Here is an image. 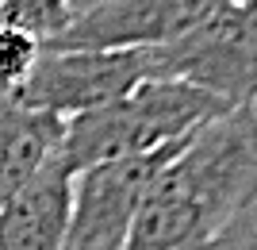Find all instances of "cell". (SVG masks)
Returning <instances> with one entry per match:
<instances>
[{"instance_id": "1", "label": "cell", "mask_w": 257, "mask_h": 250, "mask_svg": "<svg viewBox=\"0 0 257 250\" xmlns=\"http://www.w3.org/2000/svg\"><path fill=\"white\" fill-rule=\"evenodd\" d=\"M257 200V104H238L184 135L146 189L123 250L215 242Z\"/></svg>"}, {"instance_id": "2", "label": "cell", "mask_w": 257, "mask_h": 250, "mask_svg": "<svg viewBox=\"0 0 257 250\" xmlns=\"http://www.w3.org/2000/svg\"><path fill=\"white\" fill-rule=\"evenodd\" d=\"M230 104L215 100L211 93L173 81V77H146L104 108L81 112L62 127V158L69 170H88L115 158L150 154L158 146L192 135L200 123L226 112Z\"/></svg>"}, {"instance_id": "3", "label": "cell", "mask_w": 257, "mask_h": 250, "mask_svg": "<svg viewBox=\"0 0 257 250\" xmlns=\"http://www.w3.org/2000/svg\"><path fill=\"white\" fill-rule=\"evenodd\" d=\"M150 77L188 81L230 108L257 104V20L234 0H219L184 39L150 50Z\"/></svg>"}, {"instance_id": "4", "label": "cell", "mask_w": 257, "mask_h": 250, "mask_svg": "<svg viewBox=\"0 0 257 250\" xmlns=\"http://www.w3.org/2000/svg\"><path fill=\"white\" fill-rule=\"evenodd\" d=\"M150 77V50H65L43 46L16 93L31 108H43L58 120H73L81 112L104 108L111 100Z\"/></svg>"}, {"instance_id": "5", "label": "cell", "mask_w": 257, "mask_h": 250, "mask_svg": "<svg viewBox=\"0 0 257 250\" xmlns=\"http://www.w3.org/2000/svg\"><path fill=\"white\" fill-rule=\"evenodd\" d=\"M177 142L158 146L150 154L115 158V162L77 170L73 189H69L65 250H123L142 196L154 185L158 170L169 162V154L177 150Z\"/></svg>"}, {"instance_id": "6", "label": "cell", "mask_w": 257, "mask_h": 250, "mask_svg": "<svg viewBox=\"0 0 257 250\" xmlns=\"http://www.w3.org/2000/svg\"><path fill=\"white\" fill-rule=\"evenodd\" d=\"M219 0H96L43 46L65 50H158L192 31Z\"/></svg>"}, {"instance_id": "7", "label": "cell", "mask_w": 257, "mask_h": 250, "mask_svg": "<svg viewBox=\"0 0 257 250\" xmlns=\"http://www.w3.org/2000/svg\"><path fill=\"white\" fill-rule=\"evenodd\" d=\"M73 170L62 150L0 204V250H65Z\"/></svg>"}, {"instance_id": "8", "label": "cell", "mask_w": 257, "mask_h": 250, "mask_svg": "<svg viewBox=\"0 0 257 250\" xmlns=\"http://www.w3.org/2000/svg\"><path fill=\"white\" fill-rule=\"evenodd\" d=\"M62 127L65 120L31 108L16 89H0V204L62 150Z\"/></svg>"}, {"instance_id": "9", "label": "cell", "mask_w": 257, "mask_h": 250, "mask_svg": "<svg viewBox=\"0 0 257 250\" xmlns=\"http://www.w3.org/2000/svg\"><path fill=\"white\" fill-rule=\"evenodd\" d=\"M73 4L69 0H0V23L20 27L39 43H50L54 35L73 20Z\"/></svg>"}, {"instance_id": "10", "label": "cell", "mask_w": 257, "mask_h": 250, "mask_svg": "<svg viewBox=\"0 0 257 250\" xmlns=\"http://www.w3.org/2000/svg\"><path fill=\"white\" fill-rule=\"evenodd\" d=\"M43 54V43L20 27L0 23V89H20Z\"/></svg>"}, {"instance_id": "11", "label": "cell", "mask_w": 257, "mask_h": 250, "mask_svg": "<svg viewBox=\"0 0 257 250\" xmlns=\"http://www.w3.org/2000/svg\"><path fill=\"white\" fill-rule=\"evenodd\" d=\"M219 250H257V200L219 235Z\"/></svg>"}, {"instance_id": "12", "label": "cell", "mask_w": 257, "mask_h": 250, "mask_svg": "<svg viewBox=\"0 0 257 250\" xmlns=\"http://www.w3.org/2000/svg\"><path fill=\"white\" fill-rule=\"evenodd\" d=\"M234 4H238V8H246L249 16H253V20H257V0H234Z\"/></svg>"}, {"instance_id": "13", "label": "cell", "mask_w": 257, "mask_h": 250, "mask_svg": "<svg viewBox=\"0 0 257 250\" xmlns=\"http://www.w3.org/2000/svg\"><path fill=\"white\" fill-rule=\"evenodd\" d=\"M184 250H219V239L215 242H200V246H184Z\"/></svg>"}]
</instances>
